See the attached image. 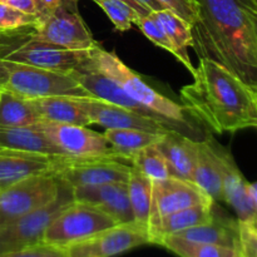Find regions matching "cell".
Masks as SVG:
<instances>
[{
  "mask_svg": "<svg viewBox=\"0 0 257 257\" xmlns=\"http://www.w3.org/2000/svg\"><path fill=\"white\" fill-rule=\"evenodd\" d=\"M193 47L257 89V0H198Z\"/></svg>",
  "mask_w": 257,
  "mask_h": 257,
  "instance_id": "obj_1",
  "label": "cell"
},
{
  "mask_svg": "<svg viewBox=\"0 0 257 257\" xmlns=\"http://www.w3.org/2000/svg\"><path fill=\"white\" fill-rule=\"evenodd\" d=\"M192 77L180 92L190 117L217 135L257 127V89L210 58H200Z\"/></svg>",
  "mask_w": 257,
  "mask_h": 257,
  "instance_id": "obj_2",
  "label": "cell"
},
{
  "mask_svg": "<svg viewBox=\"0 0 257 257\" xmlns=\"http://www.w3.org/2000/svg\"><path fill=\"white\" fill-rule=\"evenodd\" d=\"M90 63L100 73L117 83L130 97L170 120L181 123L193 132L203 136L195 119L188 115L182 105L160 94L151 88L140 75L128 68L114 52H107L99 44L90 49Z\"/></svg>",
  "mask_w": 257,
  "mask_h": 257,
  "instance_id": "obj_3",
  "label": "cell"
},
{
  "mask_svg": "<svg viewBox=\"0 0 257 257\" xmlns=\"http://www.w3.org/2000/svg\"><path fill=\"white\" fill-rule=\"evenodd\" d=\"M0 90L30 100L47 97L92 98L68 73L0 59Z\"/></svg>",
  "mask_w": 257,
  "mask_h": 257,
  "instance_id": "obj_4",
  "label": "cell"
},
{
  "mask_svg": "<svg viewBox=\"0 0 257 257\" xmlns=\"http://www.w3.org/2000/svg\"><path fill=\"white\" fill-rule=\"evenodd\" d=\"M32 38L73 50H90L98 45L78 13L75 0H63L50 12L38 15Z\"/></svg>",
  "mask_w": 257,
  "mask_h": 257,
  "instance_id": "obj_5",
  "label": "cell"
},
{
  "mask_svg": "<svg viewBox=\"0 0 257 257\" xmlns=\"http://www.w3.org/2000/svg\"><path fill=\"white\" fill-rule=\"evenodd\" d=\"M115 225L110 216L94 206L72 201L48 226L43 242L65 248Z\"/></svg>",
  "mask_w": 257,
  "mask_h": 257,
  "instance_id": "obj_6",
  "label": "cell"
},
{
  "mask_svg": "<svg viewBox=\"0 0 257 257\" xmlns=\"http://www.w3.org/2000/svg\"><path fill=\"white\" fill-rule=\"evenodd\" d=\"M72 201V187L62 181L58 197L53 202L0 227V255L43 242L48 226Z\"/></svg>",
  "mask_w": 257,
  "mask_h": 257,
  "instance_id": "obj_7",
  "label": "cell"
},
{
  "mask_svg": "<svg viewBox=\"0 0 257 257\" xmlns=\"http://www.w3.org/2000/svg\"><path fill=\"white\" fill-rule=\"evenodd\" d=\"M70 74L73 75L75 80L87 90L90 94V97L95 98V99L103 100V102L110 103V104L118 105V107L125 108V109L131 110L133 113L143 115V117L151 118L157 122L162 123L163 125L168 128L170 131H175V132L181 133V135L186 136V137L191 138V140L200 141L202 136L198 133L193 132L190 128L185 127L181 123L175 122V120H170L167 118L162 117L158 113L153 112L152 109L147 108L146 105L141 104L136 99L127 94L119 85L108 77H105L103 73H100L97 68L93 67L90 63V58L84 65H82L78 69L73 70Z\"/></svg>",
  "mask_w": 257,
  "mask_h": 257,
  "instance_id": "obj_8",
  "label": "cell"
},
{
  "mask_svg": "<svg viewBox=\"0 0 257 257\" xmlns=\"http://www.w3.org/2000/svg\"><path fill=\"white\" fill-rule=\"evenodd\" d=\"M58 176L45 175L25 178L0 190V227L22 216L53 202L59 193Z\"/></svg>",
  "mask_w": 257,
  "mask_h": 257,
  "instance_id": "obj_9",
  "label": "cell"
},
{
  "mask_svg": "<svg viewBox=\"0 0 257 257\" xmlns=\"http://www.w3.org/2000/svg\"><path fill=\"white\" fill-rule=\"evenodd\" d=\"M34 127L43 132V135L65 156L78 158L113 157L131 165L123 156L112 150L104 136L88 130L84 125L39 120Z\"/></svg>",
  "mask_w": 257,
  "mask_h": 257,
  "instance_id": "obj_10",
  "label": "cell"
},
{
  "mask_svg": "<svg viewBox=\"0 0 257 257\" xmlns=\"http://www.w3.org/2000/svg\"><path fill=\"white\" fill-rule=\"evenodd\" d=\"M208 202L215 201L190 181L170 177L152 182V198L148 223L151 243H155L158 225L163 217L177 211Z\"/></svg>",
  "mask_w": 257,
  "mask_h": 257,
  "instance_id": "obj_11",
  "label": "cell"
},
{
  "mask_svg": "<svg viewBox=\"0 0 257 257\" xmlns=\"http://www.w3.org/2000/svg\"><path fill=\"white\" fill-rule=\"evenodd\" d=\"M151 243L146 228L137 223L115 225L65 247L67 257H113Z\"/></svg>",
  "mask_w": 257,
  "mask_h": 257,
  "instance_id": "obj_12",
  "label": "cell"
},
{
  "mask_svg": "<svg viewBox=\"0 0 257 257\" xmlns=\"http://www.w3.org/2000/svg\"><path fill=\"white\" fill-rule=\"evenodd\" d=\"M90 50H73L30 38L3 59L59 73H72L89 60Z\"/></svg>",
  "mask_w": 257,
  "mask_h": 257,
  "instance_id": "obj_13",
  "label": "cell"
},
{
  "mask_svg": "<svg viewBox=\"0 0 257 257\" xmlns=\"http://www.w3.org/2000/svg\"><path fill=\"white\" fill-rule=\"evenodd\" d=\"M72 158L0 147V190L34 176H57Z\"/></svg>",
  "mask_w": 257,
  "mask_h": 257,
  "instance_id": "obj_14",
  "label": "cell"
},
{
  "mask_svg": "<svg viewBox=\"0 0 257 257\" xmlns=\"http://www.w3.org/2000/svg\"><path fill=\"white\" fill-rule=\"evenodd\" d=\"M131 165L113 157H73L58 177L69 187H90L114 182H127Z\"/></svg>",
  "mask_w": 257,
  "mask_h": 257,
  "instance_id": "obj_15",
  "label": "cell"
},
{
  "mask_svg": "<svg viewBox=\"0 0 257 257\" xmlns=\"http://www.w3.org/2000/svg\"><path fill=\"white\" fill-rule=\"evenodd\" d=\"M208 147L217 162L222 180V201L235 210L238 222H257V210L250 205L246 196L248 181L238 170L230 151L216 142L212 137H206Z\"/></svg>",
  "mask_w": 257,
  "mask_h": 257,
  "instance_id": "obj_16",
  "label": "cell"
},
{
  "mask_svg": "<svg viewBox=\"0 0 257 257\" xmlns=\"http://www.w3.org/2000/svg\"><path fill=\"white\" fill-rule=\"evenodd\" d=\"M77 100L90 123L102 125L105 130H140L152 133H166L170 131L157 120L95 98H77Z\"/></svg>",
  "mask_w": 257,
  "mask_h": 257,
  "instance_id": "obj_17",
  "label": "cell"
},
{
  "mask_svg": "<svg viewBox=\"0 0 257 257\" xmlns=\"http://www.w3.org/2000/svg\"><path fill=\"white\" fill-rule=\"evenodd\" d=\"M73 201L94 206L117 222L135 223L127 182H114L90 187L72 188Z\"/></svg>",
  "mask_w": 257,
  "mask_h": 257,
  "instance_id": "obj_18",
  "label": "cell"
},
{
  "mask_svg": "<svg viewBox=\"0 0 257 257\" xmlns=\"http://www.w3.org/2000/svg\"><path fill=\"white\" fill-rule=\"evenodd\" d=\"M156 146L170 165L173 176L191 182L195 161V140L175 131H167Z\"/></svg>",
  "mask_w": 257,
  "mask_h": 257,
  "instance_id": "obj_19",
  "label": "cell"
},
{
  "mask_svg": "<svg viewBox=\"0 0 257 257\" xmlns=\"http://www.w3.org/2000/svg\"><path fill=\"white\" fill-rule=\"evenodd\" d=\"M191 182L213 201H222V180L217 162L206 140L195 141V161Z\"/></svg>",
  "mask_w": 257,
  "mask_h": 257,
  "instance_id": "obj_20",
  "label": "cell"
},
{
  "mask_svg": "<svg viewBox=\"0 0 257 257\" xmlns=\"http://www.w3.org/2000/svg\"><path fill=\"white\" fill-rule=\"evenodd\" d=\"M29 102L42 120L84 125V127L92 124L88 115L78 103L77 98L47 97L30 99Z\"/></svg>",
  "mask_w": 257,
  "mask_h": 257,
  "instance_id": "obj_21",
  "label": "cell"
},
{
  "mask_svg": "<svg viewBox=\"0 0 257 257\" xmlns=\"http://www.w3.org/2000/svg\"><path fill=\"white\" fill-rule=\"evenodd\" d=\"M173 236L192 242L210 243V245L235 248L237 241V221L217 217L213 213V217L210 222L180 231L173 233Z\"/></svg>",
  "mask_w": 257,
  "mask_h": 257,
  "instance_id": "obj_22",
  "label": "cell"
},
{
  "mask_svg": "<svg viewBox=\"0 0 257 257\" xmlns=\"http://www.w3.org/2000/svg\"><path fill=\"white\" fill-rule=\"evenodd\" d=\"M0 147L48 156H65L34 125L0 127Z\"/></svg>",
  "mask_w": 257,
  "mask_h": 257,
  "instance_id": "obj_23",
  "label": "cell"
},
{
  "mask_svg": "<svg viewBox=\"0 0 257 257\" xmlns=\"http://www.w3.org/2000/svg\"><path fill=\"white\" fill-rule=\"evenodd\" d=\"M152 14L158 20L170 39L173 47V55L190 70L191 74H193L195 67L188 54V48L193 47L192 27L167 9L153 12Z\"/></svg>",
  "mask_w": 257,
  "mask_h": 257,
  "instance_id": "obj_24",
  "label": "cell"
},
{
  "mask_svg": "<svg viewBox=\"0 0 257 257\" xmlns=\"http://www.w3.org/2000/svg\"><path fill=\"white\" fill-rule=\"evenodd\" d=\"M213 207H215V202L201 203V205L192 206V207L177 211V212L163 217L158 225L155 243L157 245L158 241L163 236L173 235V233H177L180 231L210 222L213 217V213H215Z\"/></svg>",
  "mask_w": 257,
  "mask_h": 257,
  "instance_id": "obj_25",
  "label": "cell"
},
{
  "mask_svg": "<svg viewBox=\"0 0 257 257\" xmlns=\"http://www.w3.org/2000/svg\"><path fill=\"white\" fill-rule=\"evenodd\" d=\"M127 186L135 223L148 231L151 198H152V181L146 177L140 170L131 166Z\"/></svg>",
  "mask_w": 257,
  "mask_h": 257,
  "instance_id": "obj_26",
  "label": "cell"
},
{
  "mask_svg": "<svg viewBox=\"0 0 257 257\" xmlns=\"http://www.w3.org/2000/svg\"><path fill=\"white\" fill-rule=\"evenodd\" d=\"M165 133H152L140 130H105L103 133L108 145L131 163V156L148 146L156 145Z\"/></svg>",
  "mask_w": 257,
  "mask_h": 257,
  "instance_id": "obj_27",
  "label": "cell"
},
{
  "mask_svg": "<svg viewBox=\"0 0 257 257\" xmlns=\"http://www.w3.org/2000/svg\"><path fill=\"white\" fill-rule=\"evenodd\" d=\"M0 92V127H28L42 120L29 100Z\"/></svg>",
  "mask_w": 257,
  "mask_h": 257,
  "instance_id": "obj_28",
  "label": "cell"
},
{
  "mask_svg": "<svg viewBox=\"0 0 257 257\" xmlns=\"http://www.w3.org/2000/svg\"><path fill=\"white\" fill-rule=\"evenodd\" d=\"M157 245L163 246L180 257H237L235 248L192 242L173 235L163 236Z\"/></svg>",
  "mask_w": 257,
  "mask_h": 257,
  "instance_id": "obj_29",
  "label": "cell"
},
{
  "mask_svg": "<svg viewBox=\"0 0 257 257\" xmlns=\"http://www.w3.org/2000/svg\"><path fill=\"white\" fill-rule=\"evenodd\" d=\"M131 166L140 170L152 182L175 177L170 165L156 145L148 146V147L133 153L131 156Z\"/></svg>",
  "mask_w": 257,
  "mask_h": 257,
  "instance_id": "obj_30",
  "label": "cell"
},
{
  "mask_svg": "<svg viewBox=\"0 0 257 257\" xmlns=\"http://www.w3.org/2000/svg\"><path fill=\"white\" fill-rule=\"evenodd\" d=\"M92 2L102 8L115 29L119 32L130 30L132 24H136L141 18L136 10H133L124 3L115 2V0H92Z\"/></svg>",
  "mask_w": 257,
  "mask_h": 257,
  "instance_id": "obj_31",
  "label": "cell"
},
{
  "mask_svg": "<svg viewBox=\"0 0 257 257\" xmlns=\"http://www.w3.org/2000/svg\"><path fill=\"white\" fill-rule=\"evenodd\" d=\"M237 257H257L256 222H238L235 247Z\"/></svg>",
  "mask_w": 257,
  "mask_h": 257,
  "instance_id": "obj_32",
  "label": "cell"
},
{
  "mask_svg": "<svg viewBox=\"0 0 257 257\" xmlns=\"http://www.w3.org/2000/svg\"><path fill=\"white\" fill-rule=\"evenodd\" d=\"M138 28L141 29V32L151 40V42L155 43L156 45L161 47L162 49L167 50V52L172 53L173 54V47L171 44L170 39L166 35L165 30L161 27V24L158 23V20L153 17V14L151 13L150 15H146V17H141L140 19L136 23Z\"/></svg>",
  "mask_w": 257,
  "mask_h": 257,
  "instance_id": "obj_33",
  "label": "cell"
},
{
  "mask_svg": "<svg viewBox=\"0 0 257 257\" xmlns=\"http://www.w3.org/2000/svg\"><path fill=\"white\" fill-rule=\"evenodd\" d=\"M37 15H29L0 3V32H10L37 23Z\"/></svg>",
  "mask_w": 257,
  "mask_h": 257,
  "instance_id": "obj_34",
  "label": "cell"
},
{
  "mask_svg": "<svg viewBox=\"0 0 257 257\" xmlns=\"http://www.w3.org/2000/svg\"><path fill=\"white\" fill-rule=\"evenodd\" d=\"M34 30V25L20 28L10 32H0V59L7 57L9 53L24 44L28 39H30Z\"/></svg>",
  "mask_w": 257,
  "mask_h": 257,
  "instance_id": "obj_35",
  "label": "cell"
},
{
  "mask_svg": "<svg viewBox=\"0 0 257 257\" xmlns=\"http://www.w3.org/2000/svg\"><path fill=\"white\" fill-rule=\"evenodd\" d=\"M165 8L192 27L198 19V0H160Z\"/></svg>",
  "mask_w": 257,
  "mask_h": 257,
  "instance_id": "obj_36",
  "label": "cell"
},
{
  "mask_svg": "<svg viewBox=\"0 0 257 257\" xmlns=\"http://www.w3.org/2000/svg\"><path fill=\"white\" fill-rule=\"evenodd\" d=\"M0 257H67V255H65L64 248L40 242L22 248V250L14 251V252L4 253V255H0Z\"/></svg>",
  "mask_w": 257,
  "mask_h": 257,
  "instance_id": "obj_37",
  "label": "cell"
},
{
  "mask_svg": "<svg viewBox=\"0 0 257 257\" xmlns=\"http://www.w3.org/2000/svg\"><path fill=\"white\" fill-rule=\"evenodd\" d=\"M0 3L25 14L38 17V7L35 0H0Z\"/></svg>",
  "mask_w": 257,
  "mask_h": 257,
  "instance_id": "obj_38",
  "label": "cell"
},
{
  "mask_svg": "<svg viewBox=\"0 0 257 257\" xmlns=\"http://www.w3.org/2000/svg\"><path fill=\"white\" fill-rule=\"evenodd\" d=\"M246 196L250 205L257 210V185L256 182H248L246 187Z\"/></svg>",
  "mask_w": 257,
  "mask_h": 257,
  "instance_id": "obj_39",
  "label": "cell"
},
{
  "mask_svg": "<svg viewBox=\"0 0 257 257\" xmlns=\"http://www.w3.org/2000/svg\"><path fill=\"white\" fill-rule=\"evenodd\" d=\"M136 2L140 3L141 5H143L145 8H147L151 12H160V10H165V5L160 2V0H136Z\"/></svg>",
  "mask_w": 257,
  "mask_h": 257,
  "instance_id": "obj_40",
  "label": "cell"
},
{
  "mask_svg": "<svg viewBox=\"0 0 257 257\" xmlns=\"http://www.w3.org/2000/svg\"><path fill=\"white\" fill-rule=\"evenodd\" d=\"M35 2H38V0H35Z\"/></svg>",
  "mask_w": 257,
  "mask_h": 257,
  "instance_id": "obj_41",
  "label": "cell"
},
{
  "mask_svg": "<svg viewBox=\"0 0 257 257\" xmlns=\"http://www.w3.org/2000/svg\"><path fill=\"white\" fill-rule=\"evenodd\" d=\"M0 93H2V92H0Z\"/></svg>",
  "mask_w": 257,
  "mask_h": 257,
  "instance_id": "obj_42",
  "label": "cell"
}]
</instances>
